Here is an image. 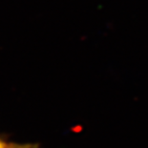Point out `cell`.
I'll use <instances>...</instances> for the list:
<instances>
[{
  "label": "cell",
  "mask_w": 148,
  "mask_h": 148,
  "mask_svg": "<svg viewBox=\"0 0 148 148\" xmlns=\"http://www.w3.org/2000/svg\"><path fill=\"white\" fill-rule=\"evenodd\" d=\"M0 148H14V146H12V144H9L0 140Z\"/></svg>",
  "instance_id": "1"
}]
</instances>
